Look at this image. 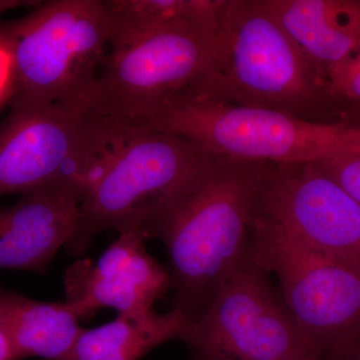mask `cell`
Wrapping results in <instances>:
<instances>
[{"mask_svg":"<svg viewBox=\"0 0 360 360\" xmlns=\"http://www.w3.org/2000/svg\"><path fill=\"white\" fill-rule=\"evenodd\" d=\"M260 162L213 156L153 220L172 267V309L187 322L210 309L232 272L250 258Z\"/></svg>","mask_w":360,"mask_h":360,"instance_id":"1","label":"cell"},{"mask_svg":"<svg viewBox=\"0 0 360 360\" xmlns=\"http://www.w3.org/2000/svg\"><path fill=\"white\" fill-rule=\"evenodd\" d=\"M226 54L217 70L186 90L238 105L278 111L331 124L345 108L319 70L269 8L266 0H227Z\"/></svg>","mask_w":360,"mask_h":360,"instance_id":"2","label":"cell"},{"mask_svg":"<svg viewBox=\"0 0 360 360\" xmlns=\"http://www.w3.org/2000/svg\"><path fill=\"white\" fill-rule=\"evenodd\" d=\"M13 63L11 103L59 104L84 113L110 49L103 0L42 1L0 21Z\"/></svg>","mask_w":360,"mask_h":360,"instance_id":"3","label":"cell"},{"mask_svg":"<svg viewBox=\"0 0 360 360\" xmlns=\"http://www.w3.org/2000/svg\"><path fill=\"white\" fill-rule=\"evenodd\" d=\"M213 155L179 135L120 129L79 202L68 250L80 255L103 231H146L161 210L205 169Z\"/></svg>","mask_w":360,"mask_h":360,"instance_id":"4","label":"cell"},{"mask_svg":"<svg viewBox=\"0 0 360 360\" xmlns=\"http://www.w3.org/2000/svg\"><path fill=\"white\" fill-rule=\"evenodd\" d=\"M221 30L186 20L158 26L111 46L84 115L104 127L134 129L208 73L226 54Z\"/></svg>","mask_w":360,"mask_h":360,"instance_id":"5","label":"cell"},{"mask_svg":"<svg viewBox=\"0 0 360 360\" xmlns=\"http://www.w3.org/2000/svg\"><path fill=\"white\" fill-rule=\"evenodd\" d=\"M179 135L217 158L257 162H316L360 151V124H321L214 101L184 90L136 127Z\"/></svg>","mask_w":360,"mask_h":360,"instance_id":"6","label":"cell"},{"mask_svg":"<svg viewBox=\"0 0 360 360\" xmlns=\"http://www.w3.org/2000/svg\"><path fill=\"white\" fill-rule=\"evenodd\" d=\"M250 257L276 277L314 360L359 342L360 262L309 250L255 213Z\"/></svg>","mask_w":360,"mask_h":360,"instance_id":"7","label":"cell"},{"mask_svg":"<svg viewBox=\"0 0 360 360\" xmlns=\"http://www.w3.org/2000/svg\"><path fill=\"white\" fill-rule=\"evenodd\" d=\"M105 130L59 104H9L0 124V196L63 193L82 200L108 146Z\"/></svg>","mask_w":360,"mask_h":360,"instance_id":"8","label":"cell"},{"mask_svg":"<svg viewBox=\"0 0 360 360\" xmlns=\"http://www.w3.org/2000/svg\"><path fill=\"white\" fill-rule=\"evenodd\" d=\"M269 276L250 257L225 279L210 309L177 338L191 360H314Z\"/></svg>","mask_w":360,"mask_h":360,"instance_id":"9","label":"cell"},{"mask_svg":"<svg viewBox=\"0 0 360 360\" xmlns=\"http://www.w3.org/2000/svg\"><path fill=\"white\" fill-rule=\"evenodd\" d=\"M255 215L309 250L360 262V203L315 162H260Z\"/></svg>","mask_w":360,"mask_h":360,"instance_id":"10","label":"cell"},{"mask_svg":"<svg viewBox=\"0 0 360 360\" xmlns=\"http://www.w3.org/2000/svg\"><path fill=\"white\" fill-rule=\"evenodd\" d=\"M139 231L120 232L96 264L84 259L66 270V302L87 319L111 307L118 314L153 311L158 298L172 288V276L151 257Z\"/></svg>","mask_w":360,"mask_h":360,"instance_id":"11","label":"cell"},{"mask_svg":"<svg viewBox=\"0 0 360 360\" xmlns=\"http://www.w3.org/2000/svg\"><path fill=\"white\" fill-rule=\"evenodd\" d=\"M79 219V200L63 193L22 195L0 206V269L45 274L68 245Z\"/></svg>","mask_w":360,"mask_h":360,"instance_id":"12","label":"cell"},{"mask_svg":"<svg viewBox=\"0 0 360 360\" xmlns=\"http://www.w3.org/2000/svg\"><path fill=\"white\" fill-rule=\"evenodd\" d=\"M322 75L360 53V0H266Z\"/></svg>","mask_w":360,"mask_h":360,"instance_id":"13","label":"cell"},{"mask_svg":"<svg viewBox=\"0 0 360 360\" xmlns=\"http://www.w3.org/2000/svg\"><path fill=\"white\" fill-rule=\"evenodd\" d=\"M79 321L68 302H39L0 286V328L14 360H70L82 330Z\"/></svg>","mask_w":360,"mask_h":360,"instance_id":"14","label":"cell"},{"mask_svg":"<svg viewBox=\"0 0 360 360\" xmlns=\"http://www.w3.org/2000/svg\"><path fill=\"white\" fill-rule=\"evenodd\" d=\"M186 323L174 309L165 314H118L98 328H82L70 360H141L162 343L177 340Z\"/></svg>","mask_w":360,"mask_h":360,"instance_id":"15","label":"cell"},{"mask_svg":"<svg viewBox=\"0 0 360 360\" xmlns=\"http://www.w3.org/2000/svg\"><path fill=\"white\" fill-rule=\"evenodd\" d=\"M227 0H104L110 47L175 20L221 30Z\"/></svg>","mask_w":360,"mask_h":360,"instance_id":"16","label":"cell"},{"mask_svg":"<svg viewBox=\"0 0 360 360\" xmlns=\"http://www.w3.org/2000/svg\"><path fill=\"white\" fill-rule=\"evenodd\" d=\"M329 89L345 110H360V53L331 68Z\"/></svg>","mask_w":360,"mask_h":360,"instance_id":"17","label":"cell"},{"mask_svg":"<svg viewBox=\"0 0 360 360\" xmlns=\"http://www.w3.org/2000/svg\"><path fill=\"white\" fill-rule=\"evenodd\" d=\"M315 163L360 203V151L338 153Z\"/></svg>","mask_w":360,"mask_h":360,"instance_id":"18","label":"cell"},{"mask_svg":"<svg viewBox=\"0 0 360 360\" xmlns=\"http://www.w3.org/2000/svg\"><path fill=\"white\" fill-rule=\"evenodd\" d=\"M13 63L6 45L0 39V103L9 104L11 97Z\"/></svg>","mask_w":360,"mask_h":360,"instance_id":"19","label":"cell"},{"mask_svg":"<svg viewBox=\"0 0 360 360\" xmlns=\"http://www.w3.org/2000/svg\"><path fill=\"white\" fill-rule=\"evenodd\" d=\"M42 1H25V0H0V14L18 8V7H32L35 8Z\"/></svg>","mask_w":360,"mask_h":360,"instance_id":"20","label":"cell"},{"mask_svg":"<svg viewBox=\"0 0 360 360\" xmlns=\"http://www.w3.org/2000/svg\"><path fill=\"white\" fill-rule=\"evenodd\" d=\"M323 360H360V341L352 347Z\"/></svg>","mask_w":360,"mask_h":360,"instance_id":"21","label":"cell"},{"mask_svg":"<svg viewBox=\"0 0 360 360\" xmlns=\"http://www.w3.org/2000/svg\"><path fill=\"white\" fill-rule=\"evenodd\" d=\"M0 360H14L11 343L1 328H0Z\"/></svg>","mask_w":360,"mask_h":360,"instance_id":"22","label":"cell"},{"mask_svg":"<svg viewBox=\"0 0 360 360\" xmlns=\"http://www.w3.org/2000/svg\"><path fill=\"white\" fill-rule=\"evenodd\" d=\"M7 103H0V111H1L2 108L6 105Z\"/></svg>","mask_w":360,"mask_h":360,"instance_id":"23","label":"cell"},{"mask_svg":"<svg viewBox=\"0 0 360 360\" xmlns=\"http://www.w3.org/2000/svg\"><path fill=\"white\" fill-rule=\"evenodd\" d=\"M281 360H302V359H281Z\"/></svg>","mask_w":360,"mask_h":360,"instance_id":"24","label":"cell"}]
</instances>
